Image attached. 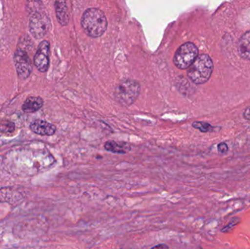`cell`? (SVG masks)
<instances>
[{
    "label": "cell",
    "instance_id": "5",
    "mask_svg": "<svg viewBox=\"0 0 250 249\" xmlns=\"http://www.w3.org/2000/svg\"><path fill=\"white\" fill-rule=\"evenodd\" d=\"M50 27V20L46 15L40 12L34 13L29 20V29L35 38H43Z\"/></svg>",
    "mask_w": 250,
    "mask_h": 249
},
{
    "label": "cell",
    "instance_id": "4",
    "mask_svg": "<svg viewBox=\"0 0 250 249\" xmlns=\"http://www.w3.org/2000/svg\"><path fill=\"white\" fill-rule=\"evenodd\" d=\"M198 57V49L192 42L181 45L175 53L173 63L180 70L189 68Z\"/></svg>",
    "mask_w": 250,
    "mask_h": 249
},
{
    "label": "cell",
    "instance_id": "17",
    "mask_svg": "<svg viewBox=\"0 0 250 249\" xmlns=\"http://www.w3.org/2000/svg\"><path fill=\"white\" fill-rule=\"evenodd\" d=\"M150 249H169L168 246L166 244H159V245L155 246V247H152Z\"/></svg>",
    "mask_w": 250,
    "mask_h": 249
},
{
    "label": "cell",
    "instance_id": "8",
    "mask_svg": "<svg viewBox=\"0 0 250 249\" xmlns=\"http://www.w3.org/2000/svg\"><path fill=\"white\" fill-rule=\"evenodd\" d=\"M23 200V194L13 187H4L0 189V203H7L10 205L16 204Z\"/></svg>",
    "mask_w": 250,
    "mask_h": 249
},
{
    "label": "cell",
    "instance_id": "9",
    "mask_svg": "<svg viewBox=\"0 0 250 249\" xmlns=\"http://www.w3.org/2000/svg\"><path fill=\"white\" fill-rule=\"evenodd\" d=\"M32 132L40 135H53L55 133L56 127L52 124L42 120H35L30 125Z\"/></svg>",
    "mask_w": 250,
    "mask_h": 249
},
{
    "label": "cell",
    "instance_id": "12",
    "mask_svg": "<svg viewBox=\"0 0 250 249\" xmlns=\"http://www.w3.org/2000/svg\"><path fill=\"white\" fill-rule=\"evenodd\" d=\"M105 149L114 153H126L131 150L130 146L125 142H117L109 140L105 143Z\"/></svg>",
    "mask_w": 250,
    "mask_h": 249
},
{
    "label": "cell",
    "instance_id": "14",
    "mask_svg": "<svg viewBox=\"0 0 250 249\" xmlns=\"http://www.w3.org/2000/svg\"><path fill=\"white\" fill-rule=\"evenodd\" d=\"M192 127L202 133H209L214 130V127L211 124L207 122H202V121H195L192 123Z\"/></svg>",
    "mask_w": 250,
    "mask_h": 249
},
{
    "label": "cell",
    "instance_id": "3",
    "mask_svg": "<svg viewBox=\"0 0 250 249\" xmlns=\"http://www.w3.org/2000/svg\"><path fill=\"white\" fill-rule=\"evenodd\" d=\"M140 92L141 86L138 82L126 79L117 85L114 90V96L121 105L129 106L138 99Z\"/></svg>",
    "mask_w": 250,
    "mask_h": 249
},
{
    "label": "cell",
    "instance_id": "16",
    "mask_svg": "<svg viewBox=\"0 0 250 249\" xmlns=\"http://www.w3.org/2000/svg\"><path fill=\"white\" fill-rule=\"evenodd\" d=\"M228 150H229V148H228V146L226 145V143H222L218 145V152H220V153H226V152H228Z\"/></svg>",
    "mask_w": 250,
    "mask_h": 249
},
{
    "label": "cell",
    "instance_id": "19",
    "mask_svg": "<svg viewBox=\"0 0 250 249\" xmlns=\"http://www.w3.org/2000/svg\"></svg>",
    "mask_w": 250,
    "mask_h": 249
},
{
    "label": "cell",
    "instance_id": "6",
    "mask_svg": "<svg viewBox=\"0 0 250 249\" xmlns=\"http://www.w3.org/2000/svg\"><path fill=\"white\" fill-rule=\"evenodd\" d=\"M14 63L19 77L26 79L30 76L32 64L26 51L20 48L16 50L14 54Z\"/></svg>",
    "mask_w": 250,
    "mask_h": 249
},
{
    "label": "cell",
    "instance_id": "11",
    "mask_svg": "<svg viewBox=\"0 0 250 249\" xmlns=\"http://www.w3.org/2000/svg\"><path fill=\"white\" fill-rule=\"evenodd\" d=\"M238 50L242 58L250 60V31L244 34L239 39Z\"/></svg>",
    "mask_w": 250,
    "mask_h": 249
},
{
    "label": "cell",
    "instance_id": "15",
    "mask_svg": "<svg viewBox=\"0 0 250 249\" xmlns=\"http://www.w3.org/2000/svg\"><path fill=\"white\" fill-rule=\"evenodd\" d=\"M15 130V124L10 121H2L0 122V132L4 133H11Z\"/></svg>",
    "mask_w": 250,
    "mask_h": 249
},
{
    "label": "cell",
    "instance_id": "1",
    "mask_svg": "<svg viewBox=\"0 0 250 249\" xmlns=\"http://www.w3.org/2000/svg\"><path fill=\"white\" fill-rule=\"evenodd\" d=\"M81 24L88 36L97 38L105 33L108 26V20L102 10L92 7L85 10L82 15Z\"/></svg>",
    "mask_w": 250,
    "mask_h": 249
},
{
    "label": "cell",
    "instance_id": "18",
    "mask_svg": "<svg viewBox=\"0 0 250 249\" xmlns=\"http://www.w3.org/2000/svg\"><path fill=\"white\" fill-rule=\"evenodd\" d=\"M244 116L247 119H250V108H248L244 113Z\"/></svg>",
    "mask_w": 250,
    "mask_h": 249
},
{
    "label": "cell",
    "instance_id": "13",
    "mask_svg": "<svg viewBox=\"0 0 250 249\" xmlns=\"http://www.w3.org/2000/svg\"><path fill=\"white\" fill-rule=\"evenodd\" d=\"M42 105L43 100L42 98L39 96H30L25 101L22 109L25 113H34L41 109Z\"/></svg>",
    "mask_w": 250,
    "mask_h": 249
},
{
    "label": "cell",
    "instance_id": "10",
    "mask_svg": "<svg viewBox=\"0 0 250 249\" xmlns=\"http://www.w3.org/2000/svg\"><path fill=\"white\" fill-rule=\"evenodd\" d=\"M55 10L59 23L62 26H67L70 20V16L66 1H55Z\"/></svg>",
    "mask_w": 250,
    "mask_h": 249
},
{
    "label": "cell",
    "instance_id": "7",
    "mask_svg": "<svg viewBox=\"0 0 250 249\" xmlns=\"http://www.w3.org/2000/svg\"><path fill=\"white\" fill-rule=\"evenodd\" d=\"M50 43L48 41H42L40 43L34 57L35 67L41 73H45L49 67Z\"/></svg>",
    "mask_w": 250,
    "mask_h": 249
},
{
    "label": "cell",
    "instance_id": "2",
    "mask_svg": "<svg viewBox=\"0 0 250 249\" xmlns=\"http://www.w3.org/2000/svg\"><path fill=\"white\" fill-rule=\"evenodd\" d=\"M214 64L208 54H201L197 57L188 72V77L195 84L207 83L212 74Z\"/></svg>",
    "mask_w": 250,
    "mask_h": 249
}]
</instances>
